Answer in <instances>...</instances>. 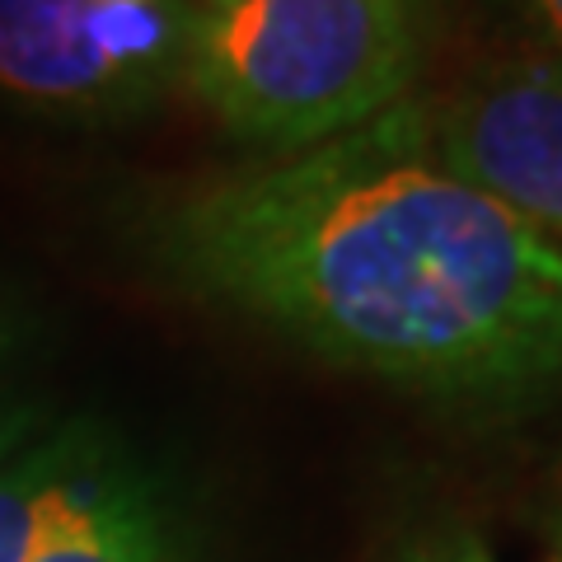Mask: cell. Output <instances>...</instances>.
Returning <instances> with one entry per match:
<instances>
[{"mask_svg": "<svg viewBox=\"0 0 562 562\" xmlns=\"http://www.w3.org/2000/svg\"><path fill=\"white\" fill-rule=\"evenodd\" d=\"M427 127L446 169L562 249V57L502 52L427 99Z\"/></svg>", "mask_w": 562, "mask_h": 562, "instance_id": "277c9868", "label": "cell"}, {"mask_svg": "<svg viewBox=\"0 0 562 562\" xmlns=\"http://www.w3.org/2000/svg\"><path fill=\"white\" fill-rule=\"evenodd\" d=\"M394 562H497V558H492L483 535L454 525V530H431V535L413 539Z\"/></svg>", "mask_w": 562, "mask_h": 562, "instance_id": "9c48e42d", "label": "cell"}, {"mask_svg": "<svg viewBox=\"0 0 562 562\" xmlns=\"http://www.w3.org/2000/svg\"><path fill=\"white\" fill-rule=\"evenodd\" d=\"M122 235L188 301L446 408L562 384V249L446 169L422 94L301 155L146 188Z\"/></svg>", "mask_w": 562, "mask_h": 562, "instance_id": "6da1fadb", "label": "cell"}, {"mask_svg": "<svg viewBox=\"0 0 562 562\" xmlns=\"http://www.w3.org/2000/svg\"><path fill=\"white\" fill-rule=\"evenodd\" d=\"M198 10H221V5H235V0H192Z\"/></svg>", "mask_w": 562, "mask_h": 562, "instance_id": "7c38bea8", "label": "cell"}, {"mask_svg": "<svg viewBox=\"0 0 562 562\" xmlns=\"http://www.w3.org/2000/svg\"><path fill=\"white\" fill-rule=\"evenodd\" d=\"M192 0H0V99L57 122H127L183 94Z\"/></svg>", "mask_w": 562, "mask_h": 562, "instance_id": "3957f363", "label": "cell"}, {"mask_svg": "<svg viewBox=\"0 0 562 562\" xmlns=\"http://www.w3.org/2000/svg\"><path fill=\"white\" fill-rule=\"evenodd\" d=\"M33 562H192V530L169 483L140 460Z\"/></svg>", "mask_w": 562, "mask_h": 562, "instance_id": "8992f818", "label": "cell"}, {"mask_svg": "<svg viewBox=\"0 0 562 562\" xmlns=\"http://www.w3.org/2000/svg\"><path fill=\"white\" fill-rule=\"evenodd\" d=\"M436 24L441 0H235L198 10L183 94L244 146L301 155L417 94Z\"/></svg>", "mask_w": 562, "mask_h": 562, "instance_id": "7a4b0ae2", "label": "cell"}, {"mask_svg": "<svg viewBox=\"0 0 562 562\" xmlns=\"http://www.w3.org/2000/svg\"><path fill=\"white\" fill-rule=\"evenodd\" d=\"M549 562H562V502H558V516H553V530H549Z\"/></svg>", "mask_w": 562, "mask_h": 562, "instance_id": "8fae6325", "label": "cell"}, {"mask_svg": "<svg viewBox=\"0 0 562 562\" xmlns=\"http://www.w3.org/2000/svg\"><path fill=\"white\" fill-rule=\"evenodd\" d=\"M502 14H512L520 38L562 57V0H497Z\"/></svg>", "mask_w": 562, "mask_h": 562, "instance_id": "30bf717a", "label": "cell"}, {"mask_svg": "<svg viewBox=\"0 0 562 562\" xmlns=\"http://www.w3.org/2000/svg\"><path fill=\"white\" fill-rule=\"evenodd\" d=\"M43 310L29 301L20 286L0 281V390L24 384L20 375L29 371V361L43 347Z\"/></svg>", "mask_w": 562, "mask_h": 562, "instance_id": "52a82bcc", "label": "cell"}, {"mask_svg": "<svg viewBox=\"0 0 562 562\" xmlns=\"http://www.w3.org/2000/svg\"><path fill=\"white\" fill-rule=\"evenodd\" d=\"M52 422H57V408H52L43 394L24 390V384L0 390V464H5L10 454H20L29 441H38Z\"/></svg>", "mask_w": 562, "mask_h": 562, "instance_id": "ba28073f", "label": "cell"}, {"mask_svg": "<svg viewBox=\"0 0 562 562\" xmlns=\"http://www.w3.org/2000/svg\"><path fill=\"white\" fill-rule=\"evenodd\" d=\"M136 454L90 417H57L0 464V562H33L109 492Z\"/></svg>", "mask_w": 562, "mask_h": 562, "instance_id": "5b68a950", "label": "cell"}]
</instances>
